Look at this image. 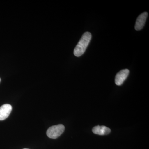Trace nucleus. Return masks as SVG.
<instances>
[{"mask_svg": "<svg viewBox=\"0 0 149 149\" xmlns=\"http://www.w3.org/2000/svg\"><path fill=\"white\" fill-rule=\"evenodd\" d=\"M92 38L90 32H86L82 36L79 42L74 48V54L77 57H80L85 53Z\"/></svg>", "mask_w": 149, "mask_h": 149, "instance_id": "obj_1", "label": "nucleus"}, {"mask_svg": "<svg viewBox=\"0 0 149 149\" xmlns=\"http://www.w3.org/2000/svg\"><path fill=\"white\" fill-rule=\"evenodd\" d=\"M64 130L65 126L63 124L53 125L48 128L47 135L50 139H56L63 133Z\"/></svg>", "mask_w": 149, "mask_h": 149, "instance_id": "obj_2", "label": "nucleus"}, {"mask_svg": "<svg viewBox=\"0 0 149 149\" xmlns=\"http://www.w3.org/2000/svg\"><path fill=\"white\" fill-rule=\"evenodd\" d=\"M129 74V70L123 69L120 70L116 75L115 82L117 85H122L124 81L126 80Z\"/></svg>", "mask_w": 149, "mask_h": 149, "instance_id": "obj_3", "label": "nucleus"}, {"mask_svg": "<svg viewBox=\"0 0 149 149\" xmlns=\"http://www.w3.org/2000/svg\"><path fill=\"white\" fill-rule=\"evenodd\" d=\"M148 16V13L145 12L138 17L135 24V28L136 30L139 31L143 29L145 25Z\"/></svg>", "mask_w": 149, "mask_h": 149, "instance_id": "obj_4", "label": "nucleus"}, {"mask_svg": "<svg viewBox=\"0 0 149 149\" xmlns=\"http://www.w3.org/2000/svg\"><path fill=\"white\" fill-rule=\"evenodd\" d=\"M12 110L11 105L5 104L0 107V120H4L8 117Z\"/></svg>", "mask_w": 149, "mask_h": 149, "instance_id": "obj_5", "label": "nucleus"}, {"mask_svg": "<svg viewBox=\"0 0 149 149\" xmlns=\"http://www.w3.org/2000/svg\"><path fill=\"white\" fill-rule=\"evenodd\" d=\"M93 133L97 135L104 136V135H108L110 133L111 129L105 126L102 125H97L95 126L93 128L92 130Z\"/></svg>", "mask_w": 149, "mask_h": 149, "instance_id": "obj_6", "label": "nucleus"}, {"mask_svg": "<svg viewBox=\"0 0 149 149\" xmlns=\"http://www.w3.org/2000/svg\"><path fill=\"white\" fill-rule=\"evenodd\" d=\"M27 149V148H24V149Z\"/></svg>", "mask_w": 149, "mask_h": 149, "instance_id": "obj_7", "label": "nucleus"}, {"mask_svg": "<svg viewBox=\"0 0 149 149\" xmlns=\"http://www.w3.org/2000/svg\"><path fill=\"white\" fill-rule=\"evenodd\" d=\"M1 78H0V82H1Z\"/></svg>", "mask_w": 149, "mask_h": 149, "instance_id": "obj_8", "label": "nucleus"}]
</instances>
